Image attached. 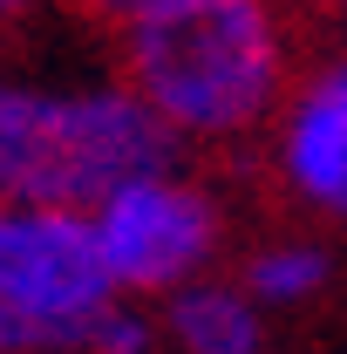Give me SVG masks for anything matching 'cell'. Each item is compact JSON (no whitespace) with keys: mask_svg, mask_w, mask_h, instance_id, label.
Returning <instances> with one entry per match:
<instances>
[{"mask_svg":"<svg viewBox=\"0 0 347 354\" xmlns=\"http://www.w3.org/2000/svg\"><path fill=\"white\" fill-rule=\"evenodd\" d=\"M272 171L286 198L327 225H347V62L279 95L272 109Z\"/></svg>","mask_w":347,"mask_h":354,"instance_id":"obj_5","label":"cell"},{"mask_svg":"<svg viewBox=\"0 0 347 354\" xmlns=\"http://www.w3.org/2000/svg\"><path fill=\"white\" fill-rule=\"evenodd\" d=\"M164 164H177V143L123 82L0 75V205L88 212Z\"/></svg>","mask_w":347,"mask_h":354,"instance_id":"obj_2","label":"cell"},{"mask_svg":"<svg viewBox=\"0 0 347 354\" xmlns=\"http://www.w3.org/2000/svg\"><path fill=\"white\" fill-rule=\"evenodd\" d=\"M116 286L95 259L82 212H41V205H0V307L35 320L62 348H82V320L109 307Z\"/></svg>","mask_w":347,"mask_h":354,"instance_id":"obj_4","label":"cell"},{"mask_svg":"<svg viewBox=\"0 0 347 354\" xmlns=\"http://www.w3.org/2000/svg\"><path fill=\"white\" fill-rule=\"evenodd\" d=\"M341 7H347V0H341Z\"/></svg>","mask_w":347,"mask_h":354,"instance_id":"obj_10","label":"cell"},{"mask_svg":"<svg viewBox=\"0 0 347 354\" xmlns=\"http://www.w3.org/2000/svg\"><path fill=\"white\" fill-rule=\"evenodd\" d=\"M75 7H88L95 21H109V28H123V21H136L143 7H157V0H75Z\"/></svg>","mask_w":347,"mask_h":354,"instance_id":"obj_8","label":"cell"},{"mask_svg":"<svg viewBox=\"0 0 347 354\" xmlns=\"http://www.w3.org/2000/svg\"><path fill=\"white\" fill-rule=\"evenodd\" d=\"M238 286L252 293L259 313H293L334 286V252L320 239H306V232L265 239V245H252V259L238 266Z\"/></svg>","mask_w":347,"mask_h":354,"instance_id":"obj_7","label":"cell"},{"mask_svg":"<svg viewBox=\"0 0 347 354\" xmlns=\"http://www.w3.org/2000/svg\"><path fill=\"white\" fill-rule=\"evenodd\" d=\"M265 320L238 279L205 272L157 300V354H265Z\"/></svg>","mask_w":347,"mask_h":354,"instance_id":"obj_6","label":"cell"},{"mask_svg":"<svg viewBox=\"0 0 347 354\" xmlns=\"http://www.w3.org/2000/svg\"><path fill=\"white\" fill-rule=\"evenodd\" d=\"M82 218H88V239H95V259L109 272V286L123 300H143V307L177 293V286H191V279H205V272H218V252H225L218 191L184 177L177 164L116 184Z\"/></svg>","mask_w":347,"mask_h":354,"instance_id":"obj_3","label":"cell"},{"mask_svg":"<svg viewBox=\"0 0 347 354\" xmlns=\"http://www.w3.org/2000/svg\"><path fill=\"white\" fill-rule=\"evenodd\" d=\"M35 7H41V0H0V35H14V28H21Z\"/></svg>","mask_w":347,"mask_h":354,"instance_id":"obj_9","label":"cell"},{"mask_svg":"<svg viewBox=\"0 0 347 354\" xmlns=\"http://www.w3.org/2000/svg\"><path fill=\"white\" fill-rule=\"evenodd\" d=\"M116 62L157 130L184 143H238L286 95V28L272 0H157L116 28Z\"/></svg>","mask_w":347,"mask_h":354,"instance_id":"obj_1","label":"cell"}]
</instances>
